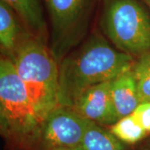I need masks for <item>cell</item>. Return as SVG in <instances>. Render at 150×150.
<instances>
[{"label": "cell", "mask_w": 150, "mask_h": 150, "mask_svg": "<svg viewBox=\"0 0 150 150\" xmlns=\"http://www.w3.org/2000/svg\"><path fill=\"white\" fill-rule=\"evenodd\" d=\"M134 57L110 46L99 35H93L59 66L58 105L73 107L88 88L113 80L132 69Z\"/></svg>", "instance_id": "cell-1"}, {"label": "cell", "mask_w": 150, "mask_h": 150, "mask_svg": "<svg viewBox=\"0 0 150 150\" xmlns=\"http://www.w3.org/2000/svg\"><path fill=\"white\" fill-rule=\"evenodd\" d=\"M9 59L43 123L58 106L59 68L43 40L27 32Z\"/></svg>", "instance_id": "cell-2"}, {"label": "cell", "mask_w": 150, "mask_h": 150, "mask_svg": "<svg viewBox=\"0 0 150 150\" xmlns=\"http://www.w3.org/2000/svg\"><path fill=\"white\" fill-rule=\"evenodd\" d=\"M0 124L2 134L19 146L40 142L43 121L9 58L0 60Z\"/></svg>", "instance_id": "cell-3"}, {"label": "cell", "mask_w": 150, "mask_h": 150, "mask_svg": "<svg viewBox=\"0 0 150 150\" xmlns=\"http://www.w3.org/2000/svg\"><path fill=\"white\" fill-rule=\"evenodd\" d=\"M100 26L119 51L139 58L150 52V15L140 0H103Z\"/></svg>", "instance_id": "cell-4"}, {"label": "cell", "mask_w": 150, "mask_h": 150, "mask_svg": "<svg viewBox=\"0 0 150 150\" xmlns=\"http://www.w3.org/2000/svg\"><path fill=\"white\" fill-rule=\"evenodd\" d=\"M52 27L53 55L60 57L64 44L70 43L83 30L93 0H44Z\"/></svg>", "instance_id": "cell-5"}, {"label": "cell", "mask_w": 150, "mask_h": 150, "mask_svg": "<svg viewBox=\"0 0 150 150\" xmlns=\"http://www.w3.org/2000/svg\"><path fill=\"white\" fill-rule=\"evenodd\" d=\"M90 122L73 108L58 105L43 122L39 142L42 149L80 147Z\"/></svg>", "instance_id": "cell-6"}, {"label": "cell", "mask_w": 150, "mask_h": 150, "mask_svg": "<svg viewBox=\"0 0 150 150\" xmlns=\"http://www.w3.org/2000/svg\"><path fill=\"white\" fill-rule=\"evenodd\" d=\"M112 81L88 88L77 98L72 108L91 122L99 125L113 124L118 118L111 94Z\"/></svg>", "instance_id": "cell-7"}, {"label": "cell", "mask_w": 150, "mask_h": 150, "mask_svg": "<svg viewBox=\"0 0 150 150\" xmlns=\"http://www.w3.org/2000/svg\"><path fill=\"white\" fill-rule=\"evenodd\" d=\"M111 94L118 119L134 112L141 102L133 69L119 75L112 81Z\"/></svg>", "instance_id": "cell-8"}, {"label": "cell", "mask_w": 150, "mask_h": 150, "mask_svg": "<svg viewBox=\"0 0 150 150\" xmlns=\"http://www.w3.org/2000/svg\"><path fill=\"white\" fill-rule=\"evenodd\" d=\"M10 7L29 33L37 38L46 35V23L40 0H1Z\"/></svg>", "instance_id": "cell-9"}, {"label": "cell", "mask_w": 150, "mask_h": 150, "mask_svg": "<svg viewBox=\"0 0 150 150\" xmlns=\"http://www.w3.org/2000/svg\"><path fill=\"white\" fill-rule=\"evenodd\" d=\"M14 11L0 0V45L2 54L10 58L26 33Z\"/></svg>", "instance_id": "cell-10"}, {"label": "cell", "mask_w": 150, "mask_h": 150, "mask_svg": "<svg viewBox=\"0 0 150 150\" xmlns=\"http://www.w3.org/2000/svg\"><path fill=\"white\" fill-rule=\"evenodd\" d=\"M81 147L84 150H125L123 142L93 122L86 129Z\"/></svg>", "instance_id": "cell-11"}, {"label": "cell", "mask_w": 150, "mask_h": 150, "mask_svg": "<svg viewBox=\"0 0 150 150\" xmlns=\"http://www.w3.org/2000/svg\"><path fill=\"white\" fill-rule=\"evenodd\" d=\"M109 131L118 140L126 144H135L147 134L132 113L119 118L111 125Z\"/></svg>", "instance_id": "cell-12"}, {"label": "cell", "mask_w": 150, "mask_h": 150, "mask_svg": "<svg viewBox=\"0 0 150 150\" xmlns=\"http://www.w3.org/2000/svg\"><path fill=\"white\" fill-rule=\"evenodd\" d=\"M133 71L137 80L140 102H150V52L135 61Z\"/></svg>", "instance_id": "cell-13"}, {"label": "cell", "mask_w": 150, "mask_h": 150, "mask_svg": "<svg viewBox=\"0 0 150 150\" xmlns=\"http://www.w3.org/2000/svg\"><path fill=\"white\" fill-rule=\"evenodd\" d=\"M132 114L146 133L150 134V102L140 103Z\"/></svg>", "instance_id": "cell-14"}, {"label": "cell", "mask_w": 150, "mask_h": 150, "mask_svg": "<svg viewBox=\"0 0 150 150\" xmlns=\"http://www.w3.org/2000/svg\"><path fill=\"white\" fill-rule=\"evenodd\" d=\"M54 150H84L82 147H77V148H72V149H54Z\"/></svg>", "instance_id": "cell-15"}, {"label": "cell", "mask_w": 150, "mask_h": 150, "mask_svg": "<svg viewBox=\"0 0 150 150\" xmlns=\"http://www.w3.org/2000/svg\"><path fill=\"white\" fill-rule=\"evenodd\" d=\"M144 2L148 4V6L149 7V8H150V0H144Z\"/></svg>", "instance_id": "cell-16"}]
</instances>
